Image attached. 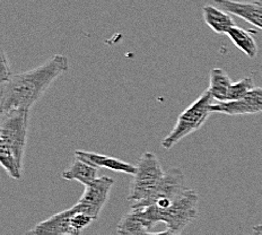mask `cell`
Instances as JSON below:
<instances>
[{
    "mask_svg": "<svg viewBox=\"0 0 262 235\" xmlns=\"http://www.w3.org/2000/svg\"><path fill=\"white\" fill-rule=\"evenodd\" d=\"M69 69L68 58L56 54L45 63L27 72L13 74L0 83V110L2 113L13 110H27L40 101L54 80Z\"/></svg>",
    "mask_w": 262,
    "mask_h": 235,
    "instance_id": "6da1fadb",
    "label": "cell"
},
{
    "mask_svg": "<svg viewBox=\"0 0 262 235\" xmlns=\"http://www.w3.org/2000/svg\"><path fill=\"white\" fill-rule=\"evenodd\" d=\"M29 118L30 111L13 110L2 113L0 120V164L15 180L21 179Z\"/></svg>",
    "mask_w": 262,
    "mask_h": 235,
    "instance_id": "7a4b0ae2",
    "label": "cell"
},
{
    "mask_svg": "<svg viewBox=\"0 0 262 235\" xmlns=\"http://www.w3.org/2000/svg\"><path fill=\"white\" fill-rule=\"evenodd\" d=\"M164 176L165 172L154 153H143L136 164V171L130 184L128 200L131 208H141L160 187Z\"/></svg>",
    "mask_w": 262,
    "mask_h": 235,
    "instance_id": "3957f363",
    "label": "cell"
},
{
    "mask_svg": "<svg viewBox=\"0 0 262 235\" xmlns=\"http://www.w3.org/2000/svg\"><path fill=\"white\" fill-rule=\"evenodd\" d=\"M199 195L195 190L187 189L173 203L164 209L155 206L145 207L156 224L164 223L167 229L181 233L198 216Z\"/></svg>",
    "mask_w": 262,
    "mask_h": 235,
    "instance_id": "277c9868",
    "label": "cell"
},
{
    "mask_svg": "<svg viewBox=\"0 0 262 235\" xmlns=\"http://www.w3.org/2000/svg\"><path fill=\"white\" fill-rule=\"evenodd\" d=\"M214 104L210 92L206 90L195 102L189 105L185 110L180 113L178 121L165 138L162 140V147L164 149H171L180 140L187 137L190 134L199 130L209 118L211 113V105Z\"/></svg>",
    "mask_w": 262,
    "mask_h": 235,
    "instance_id": "5b68a950",
    "label": "cell"
},
{
    "mask_svg": "<svg viewBox=\"0 0 262 235\" xmlns=\"http://www.w3.org/2000/svg\"><path fill=\"white\" fill-rule=\"evenodd\" d=\"M187 189L183 172L179 167H172L165 172L160 187L141 208L148 206H155L160 209L166 208Z\"/></svg>",
    "mask_w": 262,
    "mask_h": 235,
    "instance_id": "8992f818",
    "label": "cell"
},
{
    "mask_svg": "<svg viewBox=\"0 0 262 235\" xmlns=\"http://www.w3.org/2000/svg\"><path fill=\"white\" fill-rule=\"evenodd\" d=\"M114 180L110 177L103 176L97 178L94 182L86 185L84 194L77 203L81 211L92 216L94 220L98 218L108 200Z\"/></svg>",
    "mask_w": 262,
    "mask_h": 235,
    "instance_id": "52a82bcc",
    "label": "cell"
},
{
    "mask_svg": "<svg viewBox=\"0 0 262 235\" xmlns=\"http://www.w3.org/2000/svg\"><path fill=\"white\" fill-rule=\"evenodd\" d=\"M211 113H223L227 116H248L262 113V87H254L238 101L214 103Z\"/></svg>",
    "mask_w": 262,
    "mask_h": 235,
    "instance_id": "ba28073f",
    "label": "cell"
},
{
    "mask_svg": "<svg viewBox=\"0 0 262 235\" xmlns=\"http://www.w3.org/2000/svg\"><path fill=\"white\" fill-rule=\"evenodd\" d=\"M75 206L67 210L60 211L30 229L26 235H79L74 227Z\"/></svg>",
    "mask_w": 262,
    "mask_h": 235,
    "instance_id": "9c48e42d",
    "label": "cell"
},
{
    "mask_svg": "<svg viewBox=\"0 0 262 235\" xmlns=\"http://www.w3.org/2000/svg\"><path fill=\"white\" fill-rule=\"evenodd\" d=\"M217 7L236 17L242 18L262 30V4L259 2L248 3L237 0H215Z\"/></svg>",
    "mask_w": 262,
    "mask_h": 235,
    "instance_id": "30bf717a",
    "label": "cell"
},
{
    "mask_svg": "<svg viewBox=\"0 0 262 235\" xmlns=\"http://www.w3.org/2000/svg\"><path fill=\"white\" fill-rule=\"evenodd\" d=\"M156 223L152 221L147 208H131L120 220L117 231L120 235H141L150 231Z\"/></svg>",
    "mask_w": 262,
    "mask_h": 235,
    "instance_id": "8fae6325",
    "label": "cell"
},
{
    "mask_svg": "<svg viewBox=\"0 0 262 235\" xmlns=\"http://www.w3.org/2000/svg\"><path fill=\"white\" fill-rule=\"evenodd\" d=\"M75 156L81 158V160H84L86 162H89L90 164H92V165H94L98 168L104 167L114 172L127 173V174H131V176H134V173L136 171V165H133V164L121 161L116 157L98 154V153H93V152H87V151H76Z\"/></svg>",
    "mask_w": 262,
    "mask_h": 235,
    "instance_id": "7c38bea8",
    "label": "cell"
},
{
    "mask_svg": "<svg viewBox=\"0 0 262 235\" xmlns=\"http://www.w3.org/2000/svg\"><path fill=\"white\" fill-rule=\"evenodd\" d=\"M203 17L205 23L217 34H227V32L235 26L231 14L209 4L203 7Z\"/></svg>",
    "mask_w": 262,
    "mask_h": 235,
    "instance_id": "4fadbf2b",
    "label": "cell"
},
{
    "mask_svg": "<svg viewBox=\"0 0 262 235\" xmlns=\"http://www.w3.org/2000/svg\"><path fill=\"white\" fill-rule=\"evenodd\" d=\"M97 171L98 167L75 156L72 165L66 168L61 177L67 181H77L86 187V185L93 183L98 178Z\"/></svg>",
    "mask_w": 262,
    "mask_h": 235,
    "instance_id": "5bb4252c",
    "label": "cell"
},
{
    "mask_svg": "<svg viewBox=\"0 0 262 235\" xmlns=\"http://www.w3.org/2000/svg\"><path fill=\"white\" fill-rule=\"evenodd\" d=\"M233 84L232 79L225 70L222 68H212L209 76V87L207 90L216 103H224L228 100V93Z\"/></svg>",
    "mask_w": 262,
    "mask_h": 235,
    "instance_id": "9a60e30c",
    "label": "cell"
},
{
    "mask_svg": "<svg viewBox=\"0 0 262 235\" xmlns=\"http://www.w3.org/2000/svg\"><path fill=\"white\" fill-rule=\"evenodd\" d=\"M231 41L250 59H254L258 54V46L254 37L252 36V32L243 30L238 26H233L226 34Z\"/></svg>",
    "mask_w": 262,
    "mask_h": 235,
    "instance_id": "2e32d148",
    "label": "cell"
},
{
    "mask_svg": "<svg viewBox=\"0 0 262 235\" xmlns=\"http://www.w3.org/2000/svg\"><path fill=\"white\" fill-rule=\"evenodd\" d=\"M252 89H254L252 77H245L239 79L238 81H235V83L232 84L231 90H229L227 102L241 100V98L247 95Z\"/></svg>",
    "mask_w": 262,
    "mask_h": 235,
    "instance_id": "e0dca14e",
    "label": "cell"
},
{
    "mask_svg": "<svg viewBox=\"0 0 262 235\" xmlns=\"http://www.w3.org/2000/svg\"><path fill=\"white\" fill-rule=\"evenodd\" d=\"M2 79H0V83H4V81H6L7 79H9L12 77L13 72L10 70V66L8 63V60L6 57V53L3 50L2 52Z\"/></svg>",
    "mask_w": 262,
    "mask_h": 235,
    "instance_id": "ac0fdd59",
    "label": "cell"
},
{
    "mask_svg": "<svg viewBox=\"0 0 262 235\" xmlns=\"http://www.w3.org/2000/svg\"><path fill=\"white\" fill-rule=\"evenodd\" d=\"M141 235H181L178 232H174V231H171V229H166V231H163V232H157V233H150V232H147V233H144Z\"/></svg>",
    "mask_w": 262,
    "mask_h": 235,
    "instance_id": "d6986e66",
    "label": "cell"
},
{
    "mask_svg": "<svg viewBox=\"0 0 262 235\" xmlns=\"http://www.w3.org/2000/svg\"><path fill=\"white\" fill-rule=\"evenodd\" d=\"M252 232H253V235H262V224L253 226Z\"/></svg>",
    "mask_w": 262,
    "mask_h": 235,
    "instance_id": "ffe728a7",
    "label": "cell"
}]
</instances>
